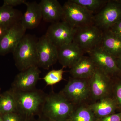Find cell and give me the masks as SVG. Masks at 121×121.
Listing matches in <instances>:
<instances>
[{
	"label": "cell",
	"instance_id": "obj_1",
	"mask_svg": "<svg viewBox=\"0 0 121 121\" xmlns=\"http://www.w3.org/2000/svg\"><path fill=\"white\" fill-rule=\"evenodd\" d=\"M75 106L60 93L45 96L43 112L51 121H68Z\"/></svg>",
	"mask_w": 121,
	"mask_h": 121
},
{
	"label": "cell",
	"instance_id": "obj_2",
	"mask_svg": "<svg viewBox=\"0 0 121 121\" xmlns=\"http://www.w3.org/2000/svg\"><path fill=\"white\" fill-rule=\"evenodd\" d=\"M38 39L35 36L25 34L13 52L15 65L20 71L34 66H37Z\"/></svg>",
	"mask_w": 121,
	"mask_h": 121
},
{
	"label": "cell",
	"instance_id": "obj_3",
	"mask_svg": "<svg viewBox=\"0 0 121 121\" xmlns=\"http://www.w3.org/2000/svg\"><path fill=\"white\" fill-rule=\"evenodd\" d=\"M62 21L76 29L94 24V15L84 7L71 0L64 3Z\"/></svg>",
	"mask_w": 121,
	"mask_h": 121
},
{
	"label": "cell",
	"instance_id": "obj_4",
	"mask_svg": "<svg viewBox=\"0 0 121 121\" xmlns=\"http://www.w3.org/2000/svg\"><path fill=\"white\" fill-rule=\"evenodd\" d=\"M60 93L76 107L86 104L90 99L89 79L70 77Z\"/></svg>",
	"mask_w": 121,
	"mask_h": 121
},
{
	"label": "cell",
	"instance_id": "obj_5",
	"mask_svg": "<svg viewBox=\"0 0 121 121\" xmlns=\"http://www.w3.org/2000/svg\"><path fill=\"white\" fill-rule=\"evenodd\" d=\"M12 91L16 101L18 112L26 116H32L42 107L45 96L40 91Z\"/></svg>",
	"mask_w": 121,
	"mask_h": 121
},
{
	"label": "cell",
	"instance_id": "obj_6",
	"mask_svg": "<svg viewBox=\"0 0 121 121\" xmlns=\"http://www.w3.org/2000/svg\"><path fill=\"white\" fill-rule=\"evenodd\" d=\"M121 19V0H108L94 15V24L103 31L108 30Z\"/></svg>",
	"mask_w": 121,
	"mask_h": 121
},
{
	"label": "cell",
	"instance_id": "obj_7",
	"mask_svg": "<svg viewBox=\"0 0 121 121\" xmlns=\"http://www.w3.org/2000/svg\"><path fill=\"white\" fill-rule=\"evenodd\" d=\"M103 31L94 24L77 29L73 42L85 53L99 46L103 37Z\"/></svg>",
	"mask_w": 121,
	"mask_h": 121
},
{
	"label": "cell",
	"instance_id": "obj_8",
	"mask_svg": "<svg viewBox=\"0 0 121 121\" xmlns=\"http://www.w3.org/2000/svg\"><path fill=\"white\" fill-rule=\"evenodd\" d=\"M36 50L39 67L48 70L58 60V48L45 34L38 39Z\"/></svg>",
	"mask_w": 121,
	"mask_h": 121
},
{
	"label": "cell",
	"instance_id": "obj_9",
	"mask_svg": "<svg viewBox=\"0 0 121 121\" xmlns=\"http://www.w3.org/2000/svg\"><path fill=\"white\" fill-rule=\"evenodd\" d=\"M77 30L66 22L59 21L52 23L45 34L58 48L73 42Z\"/></svg>",
	"mask_w": 121,
	"mask_h": 121
},
{
	"label": "cell",
	"instance_id": "obj_10",
	"mask_svg": "<svg viewBox=\"0 0 121 121\" xmlns=\"http://www.w3.org/2000/svg\"><path fill=\"white\" fill-rule=\"evenodd\" d=\"M90 99L93 102L109 97L111 90L110 77L96 67L89 79Z\"/></svg>",
	"mask_w": 121,
	"mask_h": 121
},
{
	"label": "cell",
	"instance_id": "obj_11",
	"mask_svg": "<svg viewBox=\"0 0 121 121\" xmlns=\"http://www.w3.org/2000/svg\"><path fill=\"white\" fill-rule=\"evenodd\" d=\"M96 67L110 78L111 76L121 72L117 66L115 58L104 50L101 45L87 52Z\"/></svg>",
	"mask_w": 121,
	"mask_h": 121
},
{
	"label": "cell",
	"instance_id": "obj_12",
	"mask_svg": "<svg viewBox=\"0 0 121 121\" xmlns=\"http://www.w3.org/2000/svg\"><path fill=\"white\" fill-rule=\"evenodd\" d=\"M26 30L21 22L5 31L0 37V55L4 56L13 52L21 40L25 35Z\"/></svg>",
	"mask_w": 121,
	"mask_h": 121
},
{
	"label": "cell",
	"instance_id": "obj_13",
	"mask_svg": "<svg viewBox=\"0 0 121 121\" xmlns=\"http://www.w3.org/2000/svg\"><path fill=\"white\" fill-rule=\"evenodd\" d=\"M40 72L37 66L32 67L21 71L15 77L12 90L22 91L34 90L39 79Z\"/></svg>",
	"mask_w": 121,
	"mask_h": 121
},
{
	"label": "cell",
	"instance_id": "obj_14",
	"mask_svg": "<svg viewBox=\"0 0 121 121\" xmlns=\"http://www.w3.org/2000/svg\"><path fill=\"white\" fill-rule=\"evenodd\" d=\"M84 52L74 42L58 48V60L63 67L71 68Z\"/></svg>",
	"mask_w": 121,
	"mask_h": 121
},
{
	"label": "cell",
	"instance_id": "obj_15",
	"mask_svg": "<svg viewBox=\"0 0 121 121\" xmlns=\"http://www.w3.org/2000/svg\"><path fill=\"white\" fill-rule=\"evenodd\" d=\"M26 11L22 16L21 23L25 29H33L37 27L43 19L41 8L36 1L25 3Z\"/></svg>",
	"mask_w": 121,
	"mask_h": 121
},
{
	"label": "cell",
	"instance_id": "obj_16",
	"mask_svg": "<svg viewBox=\"0 0 121 121\" xmlns=\"http://www.w3.org/2000/svg\"><path fill=\"white\" fill-rule=\"evenodd\" d=\"M43 19L52 23L62 20L63 7L57 0H42L39 3Z\"/></svg>",
	"mask_w": 121,
	"mask_h": 121
},
{
	"label": "cell",
	"instance_id": "obj_17",
	"mask_svg": "<svg viewBox=\"0 0 121 121\" xmlns=\"http://www.w3.org/2000/svg\"><path fill=\"white\" fill-rule=\"evenodd\" d=\"M96 68L90 57L83 56L70 68L69 72L72 78L88 79L93 75Z\"/></svg>",
	"mask_w": 121,
	"mask_h": 121
},
{
	"label": "cell",
	"instance_id": "obj_18",
	"mask_svg": "<svg viewBox=\"0 0 121 121\" xmlns=\"http://www.w3.org/2000/svg\"><path fill=\"white\" fill-rule=\"evenodd\" d=\"M23 16L21 12L12 7H0V27L4 30L21 22Z\"/></svg>",
	"mask_w": 121,
	"mask_h": 121
},
{
	"label": "cell",
	"instance_id": "obj_19",
	"mask_svg": "<svg viewBox=\"0 0 121 121\" xmlns=\"http://www.w3.org/2000/svg\"><path fill=\"white\" fill-rule=\"evenodd\" d=\"M115 104L113 99L107 97L88 104V106L97 119L113 114L116 107Z\"/></svg>",
	"mask_w": 121,
	"mask_h": 121
},
{
	"label": "cell",
	"instance_id": "obj_20",
	"mask_svg": "<svg viewBox=\"0 0 121 121\" xmlns=\"http://www.w3.org/2000/svg\"><path fill=\"white\" fill-rule=\"evenodd\" d=\"M100 45L114 58L121 55V38L109 30L103 31Z\"/></svg>",
	"mask_w": 121,
	"mask_h": 121
},
{
	"label": "cell",
	"instance_id": "obj_21",
	"mask_svg": "<svg viewBox=\"0 0 121 121\" xmlns=\"http://www.w3.org/2000/svg\"><path fill=\"white\" fill-rule=\"evenodd\" d=\"M17 105L12 91L4 93L0 96V115L17 112Z\"/></svg>",
	"mask_w": 121,
	"mask_h": 121
},
{
	"label": "cell",
	"instance_id": "obj_22",
	"mask_svg": "<svg viewBox=\"0 0 121 121\" xmlns=\"http://www.w3.org/2000/svg\"><path fill=\"white\" fill-rule=\"evenodd\" d=\"M96 118L87 104L75 107L68 121H96Z\"/></svg>",
	"mask_w": 121,
	"mask_h": 121
},
{
	"label": "cell",
	"instance_id": "obj_23",
	"mask_svg": "<svg viewBox=\"0 0 121 121\" xmlns=\"http://www.w3.org/2000/svg\"><path fill=\"white\" fill-rule=\"evenodd\" d=\"M93 13H98L105 6L107 0H71Z\"/></svg>",
	"mask_w": 121,
	"mask_h": 121
},
{
	"label": "cell",
	"instance_id": "obj_24",
	"mask_svg": "<svg viewBox=\"0 0 121 121\" xmlns=\"http://www.w3.org/2000/svg\"><path fill=\"white\" fill-rule=\"evenodd\" d=\"M63 67L59 70H53L48 72L43 78L47 86H52L63 79Z\"/></svg>",
	"mask_w": 121,
	"mask_h": 121
},
{
	"label": "cell",
	"instance_id": "obj_25",
	"mask_svg": "<svg viewBox=\"0 0 121 121\" xmlns=\"http://www.w3.org/2000/svg\"><path fill=\"white\" fill-rule=\"evenodd\" d=\"M1 117L3 121H22L21 117L17 112L6 114Z\"/></svg>",
	"mask_w": 121,
	"mask_h": 121
},
{
	"label": "cell",
	"instance_id": "obj_26",
	"mask_svg": "<svg viewBox=\"0 0 121 121\" xmlns=\"http://www.w3.org/2000/svg\"><path fill=\"white\" fill-rule=\"evenodd\" d=\"M96 121H121V113L112 114L106 117L97 118Z\"/></svg>",
	"mask_w": 121,
	"mask_h": 121
},
{
	"label": "cell",
	"instance_id": "obj_27",
	"mask_svg": "<svg viewBox=\"0 0 121 121\" xmlns=\"http://www.w3.org/2000/svg\"><path fill=\"white\" fill-rule=\"evenodd\" d=\"M26 1L25 0H4L2 5L13 8L22 4H24Z\"/></svg>",
	"mask_w": 121,
	"mask_h": 121
},
{
	"label": "cell",
	"instance_id": "obj_28",
	"mask_svg": "<svg viewBox=\"0 0 121 121\" xmlns=\"http://www.w3.org/2000/svg\"><path fill=\"white\" fill-rule=\"evenodd\" d=\"M108 30L121 38V19L114 24Z\"/></svg>",
	"mask_w": 121,
	"mask_h": 121
},
{
	"label": "cell",
	"instance_id": "obj_29",
	"mask_svg": "<svg viewBox=\"0 0 121 121\" xmlns=\"http://www.w3.org/2000/svg\"><path fill=\"white\" fill-rule=\"evenodd\" d=\"M115 95L116 102L119 105L121 106V82L115 86Z\"/></svg>",
	"mask_w": 121,
	"mask_h": 121
},
{
	"label": "cell",
	"instance_id": "obj_30",
	"mask_svg": "<svg viewBox=\"0 0 121 121\" xmlns=\"http://www.w3.org/2000/svg\"><path fill=\"white\" fill-rule=\"evenodd\" d=\"M116 64L118 68L121 71V55L117 58H115Z\"/></svg>",
	"mask_w": 121,
	"mask_h": 121
},
{
	"label": "cell",
	"instance_id": "obj_31",
	"mask_svg": "<svg viewBox=\"0 0 121 121\" xmlns=\"http://www.w3.org/2000/svg\"><path fill=\"white\" fill-rule=\"evenodd\" d=\"M5 30L2 28L1 27H0V37H1L2 35L4 34Z\"/></svg>",
	"mask_w": 121,
	"mask_h": 121
},
{
	"label": "cell",
	"instance_id": "obj_32",
	"mask_svg": "<svg viewBox=\"0 0 121 121\" xmlns=\"http://www.w3.org/2000/svg\"><path fill=\"white\" fill-rule=\"evenodd\" d=\"M39 121H49V120H47V119H42V120H40Z\"/></svg>",
	"mask_w": 121,
	"mask_h": 121
},
{
	"label": "cell",
	"instance_id": "obj_33",
	"mask_svg": "<svg viewBox=\"0 0 121 121\" xmlns=\"http://www.w3.org/2000/svg\"><path fill=\"white\" fill-rule=\"evenodd\" d=\"M0 121H3L2 117H1V115H0Z\"/></svg>",
	"mask_w": 121,
	"mask_h": 121
},
{
	"label": "cell",
	"instance_id": "obj_34",
	"mask_svg": "<svg viewBox=\"0 0 121 121\" xmlns=\"http://www.w3.org/2000/svg\"><path fill=\"white\" fill-rule=\"evenodd\" d=\"M1 95L0 94V96H1Z\"/></svg>",
	"mask_w": 121,
	"mask_h": 121
},
{
	"label": "cell",
	"instance_id": "obj_35",
	"mask_svg": "<svg viewBox=\"0 0 121 121\" xmlns=\"http://www.w3.org/2000/svg\"></svg>",
	"mask_w": 121,
	"mask_h": 121
}]
</instances>
